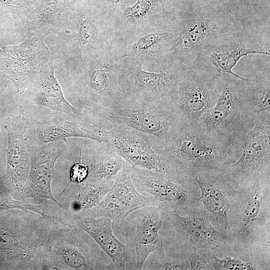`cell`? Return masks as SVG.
Masks as SVG:
<instances>
[{
  "mask_svg": "<svg viewBox=\"0 0 270 270\" xmlns=\"http://www.w3.org/2000/svg\"><path fill=\"white\" fill-rule=\"evenodd\" d=\"M96 35V28L92 21L88 17H82L76 43L77 52L80 58H82V51L84 46L94 41Z\"/></svg>",
  "mask_w": 270,
  "mask_h": 270,
  "instance_id": "obj_28",
  "label": "cell"
},
{
  "mask_svg": "<svg viewBox=\"0 0 270 270\" xmlns=\"http://www.w3.org/2000/svg\"><path fill=\"white\" fill-rule=\"evenodd\" d=\"M80 161L74 162L70 168V180L67 187L71 184H82L88 178L90 172V166L88 164L84 163L82 159V151H80Z\"/></svg>",
  "mask_w": 270,
  "mask_h": 270,
  "instance_id": "obj_29",
  "label": "cell"
},
{
  "mask_svg": "<svg viewBox=\"0 0 270 270\" xmlns=\"http://www.w3.org/2000/svg\"><path fill=\"white\" fill-rule=\"evenodd\" d=\"M34 30L22 42L0 48V70L20 94L29 87L38 65L50 54L44 38L52 28L46 26Z\"/></svg>",
  "mask_w": 270,
  "mask_h": 270,
  "instance_id": "obj_8",
  "label": "cell"
},
{
  "mask_svg": "<svg viewBox=\"0 0 270 270\" xmlns=\"http://www.w3.org/2000/svg\"><path fill=\"white\" fill-rule=\"evenodd\" d=\"M185 214L162 207L159 234L166 252L186 258L200 249L214 250L224 256L228 254L227 234L212 224L210 214L200 202L196 200Z\"/></svg>",
  "mask_w": 270,
  "mask_h": 270,
  "instance_id": "obj_4",
  "label": "cell"
},
{
  "mask_svg": "<svg viewBox=\"0 0 270 270\" xmlns=\"http://www.w3.org/2000/svg\"><path fill=\"white\" fill-rule=\"evenodd\" d=\"M104 128L98 124L90 123L83 118L63 123L38 124L34 126V138L40 142L48 144L66 141L70 138H89L102 144Z\"/></svg>",
  "mask_w": 270,
  "mask_h": 270,
  "instance_id": "obj_20",
  "label": "cell"
},
{
  "mask_svg": "<svg viewBox=\"0 0 270 270\" xmlns=\"http://www.w3.org/2000/svg\"><path fill=\"white\" fill-rule=\"evenodd\" d=\"M74 224L86 232L112 260L116 270H136L135 250L114 234L112 220L106 217H81Z\"/></svg>",
  "mask_w": 270,
  "mask_h": 270,
  "instance_id": "obj_18",
  "label": "cell"
},
{
  "mask_svg": "<svg viewBox=\"0 0 270 270\" xmlns=\"http://www.w3.org/2000/svg\"><path fill=\"white\" fill-rule=\"evenodd\" d=\"M227 2L236 18L244 19L248 17L249 6L245 0H228Z\"/></svg>",
  "mask_w": 270,
  "mask_h": 270,
  "instance_id": "obj_31",
  "label": "cell"
},
{
  "mask_svg": "<svg viewBox=\"0 0 270 270\" xmlns=\"http://www.w3.org/2000/svg\"><path fill=\"white\" fill-rule=\"evenodd\" d=\"M156 0H138L132 6L126 10L128 17L138 18L148 13L155 5Z\"/></svg>",
  "mask_w": 270,
  "mask_h": 270,
  "instance_id": "obj_30",
  "label": "cell"
},
{
  "mask_svg": "<svg viewBox=\"0 0 270 270\" xmlns=\"http://www.w3.org/2000/svg\"><path fill=\"white\" fill-rule=\"evenodd\" d=\"M250 78L238 74H220L218 98L200 126L222 140L242 142L253 127L257 114Z\"/></svg>",
  "mask_w": 270,
  "mask_h": 270,
  "instance_id": "obj_5",
  "label": "cell"
},
{
  "mask_svg": "<svg viewBox=\"0 0 270 270\" xmlns=\"http://www.w3.org/2000/svg\"><path fill=\"white\" fill-rule=\"evenodd\" d=\"M130 174L135 188L142 194L162 203L180 214H185L200 196V188L194 179L186 182H177L130 165Z\"/></svg>",
  "mask_w": 270,
  "mask_h": 270,
  "instance_id": "obj_11",
  "label": "cell"
},
{
  "mask_svg": "<svg viewBox=\"0 0 270 270\" xmlns=\"http://www.w3.org/2000/svg\"><path fill=\"white\" fill-rule=\"evenodd\" d=\"M164 206L156 204L134 210L114 232L122 235L125 243L135 250L136 270H142L148 255L162 246L159 231Z\"/></svg>",
  "mask_w": 270,
  "mask_h": 270,
  "instance_id": "obj_13",
  "label": "cell"
},
{
  "mask_svg": "<svg viewBox=\"0 0 270 270\" xmlns=\"http://www.w3.org/2000/svg\"><path fill=\"white\" fill-rule=\"evenodd\" d=\"M64 146L62 141H58L48 143L33 150L28 174L20 190L22 198H44L62 206L52 194L51 184L54 166L64 152Z\"/></svg>",
  "mask_w": 270,
  "mask_h": 270,
  "instance_id": "obj_17",
  "label": "cell"
},
{
  "mask_svg": "<svg viewBox=\"0 0 270 270\" xmlns=\"http://www.w3.org/2000/svg\"><path fill=\"white\" fill-rule=\"evenodd\" d=\"M90 112L97 118L106 119L112 124L126 126L148 136L154 150L170 142L186 124L168 102L154 104L121 99L110 108Z\"/></svg>",
  "mask_w": 270,
  "mask_h": 270,
  "instance_id": "obj_6",
  "label": "cell"
},
{
  "mask_svg": "<svg viewBox=\"0 0 270 270\" xmlns=\"http://www.w3.org/2000/svg\"><path fill=\"white\" fill-rule=\"evenodd\" d=\"M190 270H212L204 256L198 250L192 252L188 256Z\"/></svg>",
  "mask_w": 270,
  "mask_h": 270,
  "instance_id": "obj_32",
  "label": "cell"
},
{
  "mask_svg": "<svg viewBox=\"0 0 270 270\" xmlns=\"http://www.w3.org/2000/svg\"><path fill=\"white\" fill-rule=\"evenodd\" d=\"M142 270H190V265L188 258L170 254L162 246L148 255Z\"/></svg>",
  "mask_w": 270,
  "mask_h": 270,
  "instance_id": "obj_24",
  "label": "cell"
},
{
  "mask_svg": "<svg viewBox=\"0 0 270 270\" xmlns=\"http://www.w3.org/2000/svg\"><path fill=\"white\" fill-rule=\"evenodd\" d=\"M130 166L127 162L100 204L80 218H108L112 221L114 232L126 216L134 210L152 204H163L138 191L130 176Z\"/></svg>",
  "mask_w": 270,
  "mask_h": 270,
  "instance_id": "obj_14",
  "label": "cell"
},
{
  "mask_svg": "<svg viewBox=\"0 0 270 270\" xmlns=\"http://www.w3.org/2000/svg\"><path fill=\"white\" fill-rule=\"evenodd\" d=\"M70 0H44L30 12L27 26L34 29L42 28L48 22L61 13Z\"/></svg>",
  "mask_w": 270,
  "mask_h": 270,
  "instance_id": "obj_25",
  "label": "cell"
},
{
  "mask_svg": "<svg viewBox=\"0 0 270 270\" xmlns=\"http://www.w3.org/2000/svg\"><path fill=\"white\" fill-rule=\"evenodd\" d=\"M228 254L270 268V180L238 184L228 214Z\"/></svg>",
  "mask_w": 270,
  "mask_h": 270,
  "instance_id": "obj_1",
  "label": "cell"
},
{
  "mask_svg": "<svg viewBox=\"0 0 270 270\" xmlns=\"http://www.w3.org/2000/svg\"><path fill=\"white\" fill-rule=\"evenodd\" d=\"M114 182H84L80 184L76 197L71 204L72 218L78 217L97 206Z\"/></svg>",
  "mask_w": 270,
  "mask_h": 270,
  "instance_id": "obj_23",
  "label": "cell"
},
{
  "mask_svg": "<svg viewBox=\"0 0 270 270\" xmlns=\"http://www.w3.org/2000/svg\"><path fill=\"white\" fill-rule=\"evenodd\" d=\"M227 171L238 184L270 180V112L257 114L243 138L240 158Z\"/></svg>",
  "mask_w": 270,
  "mask_h": 270,
  "instance_id": "obj_9",
  "label": "cell"
},
{
  "mask_svg": "<svg viewBox=\"0 0 270 270\" xmlns=\"http://www.w3.org/2000/svg\"><path fill=\"white\" fill-rule=\"evenodd\" d=\"M270 56V38L263 37L252 27L242 22L218 44L208 51L200 64L210 66L220 74H230L240 60L249 54Z\"/></svg>",
  "mask_w": 270,
  "mask_h": 270,
  "instance_id": "obj_10",
  "label": "cell"
},
{
  "mask_svg": "<svg viewBox=\"0 0 270 270\" xmlns=\"http://www.w3.org/2000/svg\"><path fill=\"white\" fill-rule=\"evenodd\" d=\"M56 246V259L65 269L116 270L110 258L84 230L75 225Z\"/></svg>",
  "mask_w": 270,
  "mask_h": 270,
  "instance_id": "obj_16",
  "label": "cell"
},
{
  "mask_svg": "<svg viewBox=\"0 0 270 270\" xmlns=\"http://www.w3.org/2000/svg\"><path fill=\"white\" fill-rule=\"evenodd\" d=\"M198 251L204 256L212 270H257L251 263L226 255L223 258L216 256V252L200 249Z\"/></svg>",
  "mask_w": 270,
  "mask_h": 270,
  "instance_id": "obj_27",
  "label": "cell"
},
{
  "mask_svg": "<svg viewBox=\"0 0 270 270\" xmlns=\"http://www.w3.org/2000/svg\"><path fill=\"white\" fill-rule=\"evenodd\" d=\"M102 144L120 156L132 166L148 170L166 177L160 158L153 148L151 138L132 128L113 124L104 128Z\"/></svg>",
  "mask_w": 270,
  "mask_h": 270,
  "instance_id": "obj_15",
  "label": "cell"
},
{
  "mask_svg": "<svg viewBox=\"0 0 270 270\" xmlns=\"http://www.w3.org/2000/svg\"><path fill=\"white\" fill-rule=\"evenodd\" d=\"M242 142L220 139L198 126L186 124L174 138L155 150L166 177L178 182L187 180L198 168L228 170L241 154Z\"/></svg>",
  "mask_w": 270,
  "mask_h": 270,
  "instance_id": "obj_2",
  "label": "cell"
},
{
  "mask_svg": "<svg viewBox=\"0 0 270 270\" xmlns=\"http://www.w3.org/2000/svg\"><path fill=\"white\" fill-rule=\"evenodd\" d=\"M180 32L174 46L180 71L200 65L210 49L232 32L240 24L228 2H195L184 14Z\"/></svg>",
  "mask_w": 270,
  "mask_h": 270,
  "instance_id": "obj_3",
  "label": "cell"
},
{
  "mask_svg": "<svg viewBox=\"0 0 270 270\" xmlns=\"http://www.w3.org/2000/svg\"><path fill=\"white\" fill-rule=\"evenodd\" d=\"M189 174L200 188V194L195 200L214 216V226L227 234L228 211L238 183L227 170L202 167L191 170Z\"/></svg>",
  "mask_w": 270,
  "mask_h": 270,
  "instance_id": "obj_12",
  "label": "cell"
},
{
  "mask_svg": "<svg viewBox=\"0 0 270 270\" xmlns=\"http://www.w3.org/2000/svg\"><path fill=\"white\" fill-rule=\"evenodd\" d=\"M166 1H168V2H172V1H174V0H165Z\"/></svg>",
  "mask_w": 270,
  "mask_h": 270,
  "instance_id": "obj_35",
  "label": "cell"
},
{
  "mask_svg": "<svg viewBox=\"0 0 270 270\" xmlns=\"http://www.w3.org/2000/svg\"><path fill=\"white\" fill-rule=\"evenodd\" d=\"M50 65L40 72L34 96L37 105L66 114L74 119L83 118L81 110L72 106L65 98Z\"/></svg>",
  "mask_w": 270,
  "mask_h": 270,
  "instance_id": "obj_21",
  "label": "cell"
},
{
  "mask_svg": "<svg viewBox=\"0 0 270 270\" xmlns=\"http://www.w3.org/2000/svg\"><path fill=\"white\" fill-rule=\"evenodd\" d=\"M29 124L23 112L16 113L8 120V172L14 186L22 190L27 179L30 160L25 146L24 134Z\"/></svg>",
  "mask_w": 270,
  "mask_h": 270,
  "instance_id": "obj_19",
  "label": "cell"
},
{
  "mask_svg": "<svg viewBox=\"0 0 270 270\" xmlns=\"http://www.w3.org/2000/svg\"><path fill=\"white\" fill-rule=\"evenodd\" d=\"M35 0H0V6L12 8L20 9L30 6Z\"/></svg>",
  "mask_w": 270,
  "mask_h": 270,
  "instance_id": "obj_33",
  "label": "cell"
},
{
  "mask_svg": "<svg viewBox=\"0 0 270 270\" xmlns=\"http://www.w3.org/2000/svg\"><path fill=\"white\" fill-rule=\"evenodd\" d=\"M112 2L115 4H118L122 1V0H111Z\"/></svg>",
  "mask_w": 270,
  "mask_h": 270,
  "instance_id": "obj_34",
  "label": "cell"
},
{
  "mask_svg": "<svg viewBox=\"0 0 270 270\" xmlns=\"http://www.w3.org/2000/svg\"><path fill=\"white\" fill-rule=\"evenodd\" d=\"M220 88V74L210 66L199 65L182 72L167 102L184 124L199 126L214 107Z\"/></svg>",
  "mask_w": 270,
  "mask_h": 270,
  "instance_id": "obj_7",
  "label": "cell"
},
{
  "mask_svg": "<svg viewBox=\"0 0 270 270\" xmlns=\"http://www.w3.org/2000/svg\"><path fill=\"white\" fill-rule=\"evenodd\" d=\"M255 103L256 112H270V70L249 80Z\"/></svg>",
  "mask_w": 270,
  "mask_h": 270,
  "instance_id": "obj_26",
  "label": "cell"
},
{
  "mask_svg": "<svg viewBox=\"0 0 270 270\" xmlns=\"http://www.w3.org/2000/svg\"><path fill=\"white\" fill-rule=\"evenodd\" d=\"M126 163L103 144L89 165V175L85 182H115Z\"/></svg>",
  "mask_w": 270,
  "mask_h": 270,
  "instance_id": "obj_22",
  "label": "cell"
}]
</instances>
